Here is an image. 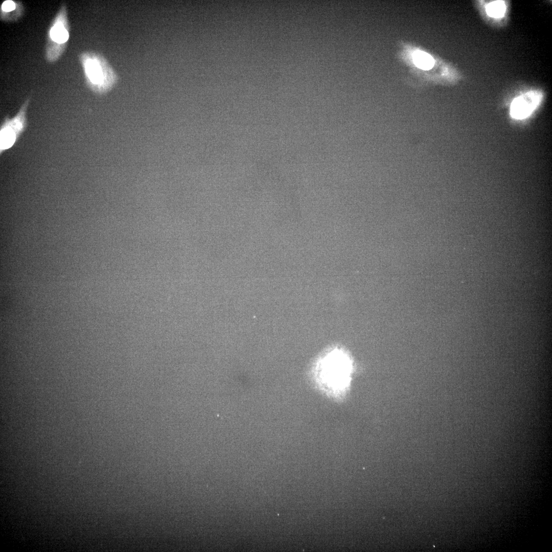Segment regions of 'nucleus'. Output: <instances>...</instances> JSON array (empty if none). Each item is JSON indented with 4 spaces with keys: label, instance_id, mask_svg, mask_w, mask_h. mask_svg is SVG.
<instances>
[{
    "label": "nucleus",
    "instance_id": "obj_3",
    "mask_svg": "<svg viewBox=\"0 0 552 552\" xmlns=\"http://www.w3.org/2000/svg\"><path fill=\"white\" fill-rule=\"evenodd\" d=\"M30 102L27 99L22 104L17 114L10 119L6 116L0 128V153L11 148L18 140L27 127V111Z\"/></svg>",
    "mask_w": 552,
    "mask_h": 552
},
{
    "label": "nucleus",
    "instance_id": "obj_2",
    "mask_svg": "<svg viewBox=\"0 0 552 552\" xmlns=\"http://www.w3.org/2000/svg\"><path fill=\"white\" fill-rule=\"evenodd\" d=\"M70 25L66 5L63 3L48 29L45 58L50 63L58 60L65 51L69 38Z\"/></svg>",
    "mask_w": 552,
    "mask_h": 552
},
{
    "label": "nucleus",
    "instance_id": "obj_8",
    "mask_svg": "<svg viewBox=\"0 0 552 552\" xmlns=\"http://www.w3.org/2000/svg\"><path fill=\"white\" fill-rule=\"evenodd\" d=\"M505 11V4L501 1L491 2L486 7L487 13L492 17H501L504 15Z\"/></svg>",
    "mask_w": 552,
    "mask_h": 552
},
{
    "label": "nucleus",
    "instance_id": "obj_1",
    "mask_svg": "<svg viewBox=\"0 0 552 552\" xmlns=\"http://www.w3.org/2000/svg\"><path fill=\"white\" fill-rule=\"evenodd\" d=\"M85 82L88 88L98 94L109 91L116 84L118 77L105 58L99 54L85 52L79 55Z\"/></svg>",
    "mask_w": 552,
    "mask_h": 552
},
{
    "label": "nucleus",
    "instance_id": "obj_4",
    "mask_svg": "<svg viewBox=\"0 0 552 552\" xmlns=\"http://www.w3.org/2000/svg\"><path fill=\"white\" fill-rule=\"evenodd\" d=\"M323 376L330 384L343 385L347 381L350 369L349 360L343 354L334 352L324 360Z\"/></svg>",
    "mask_w": 552,
    "mask_h": 552
},
{
    "label": "nucleus",
    "instance_id": "obj_7",
    "mask_svg": "<svg viewBox=\"0 0 552 552\" xmlns=\"http://www.w3.org/2000/svg\"><path fill=\"white\" fill-rule=\"evenodd\" d=\"M413 58L415 64L423 70H429L434 65L433 58L423 52H416L413 55Z\"/></svg>",
    "mask_w": 552,
    "mask_h": 552
},
{
    "label": "nucleus",
    "instance_id": "obj_6",
    "mask_svg": "<svg viewBox=\"0 0 552 552\" xmlns=\"http://www.w3.org/2000/svg\"><path fill=\"white\" fill-rule=\"evenodd\" d=\"M24 7L20 2L7 0L1 6V19L7 22L15 21L22 17Z\"/></svg>",
    "mask_w": 552,
    "mask_h": 552
},
{
    "label": "nucleus",
    "instance_id": "obj_5",
    "mask_svg": "<svg viewBox=\"0 0 552 552\" xmlns=\"http://www.w3.org/2000/svg\"><path fill=\"white\" fill-rule=\"evenodd\" d=\"M542 95L538 91H531L516 98L510 107L511 116L517 120L529 117L541 101Z\"/></svg>",
    "mask_w": 552,
    "mask_h": 552
}]
</instances>
